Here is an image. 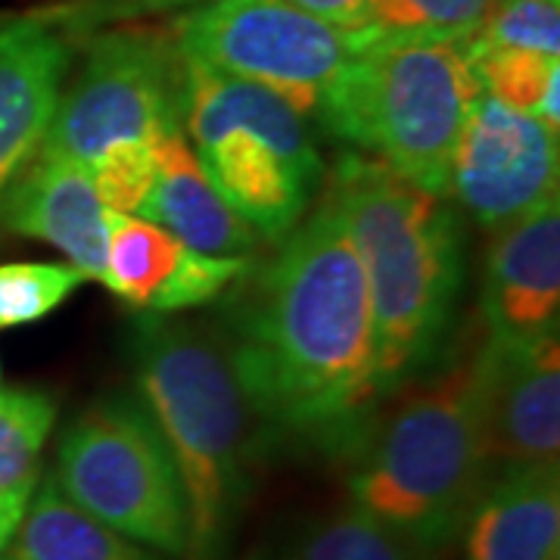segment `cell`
I'll list each match as a JSON object with an SVG mask.
<instances>
[{"instance_id": "obj_14", "label": "cell", "mask_w": 560, "mask_h": 560, "mask_svg": "<svg viewBox=\"0 0 560 560\" xmlns=\"http://www.w3.org/2000/svg\"><path fill=\"white\" fill-rule=\"evenodd\" d=\"M224 128L256 135L275 147L315 190L320 187L324 162L305 128V116L293 103L265 84L180 57V131L187 135V143Z\"/></svg>"}, {"instance_id": "obj_30", "label": "cell", "mask_w": 560, "mask_h": 560, "mask_svg": "<svg viewBox=\"0 0 560 560\" xmlns=\"http://www.w3.org/2000/svg\"><path fill=\"white\" fill-rule=\"evenodd\" d=\"M187 3H200V0H135L140 10H168V7H187Z\"/></svg>"}, {"instance_id": "obj_20", "label": "cell", "mask_w": 560, "mask_h": 560, "mask_svg": "<svg viewBox=\"0 0 560 560\" xmlns=\"http://www.w3.org/2000/svg\"><path fill=\"white\" fill-rule=\"evenodd\" d=\"M275 560H423V548L352 504Z\"/></svg>"}, {"instance_id": "obj_29", "label": "cell", "mask_w": 560, "mask_h": 560, "mask_svg": "<svg viewBox=\"0 0 560 560\" xmlns=\"http://www.w3.org/2000/svg\"><path fill=\"white\" fill-rule=\"evenodd\" d=\"M35 486H38V477H32V480L20 482V486H13V489H7V492H0V551L10 545V539H13L22 514H25V508H28V499H32V492H35Z\"/></svg>"}, {"instance_id": "obj_19", "label": "cell", "mask_w": 560, "mask_h": 560, "mask_svg": "<svg viewBox=\"0 0 560 560\" xmlns=\"http://www.w3.org/2000/svg\"><path fill=\"white\" fill-rule=\"evenodd\" d=\"M184 243L165 228L140 215L109 212V243H106V290L125 305L147 312L153 296L175 275Z\"/></svg>"}, {"instance_id": "obj_31", "label": "cell", "mask_w": 560, "mask_h": 560, "mask_svg": "<svg viewBox=\"0 0 560 560\" xmlns=\"http://www.w3.org/2000/svg\"><path fill=\"white\" fill-rule=\"evenodd\" d=\"M0 560H3V558H0Z\"/></svg>"}, {"instance_id": "obj_9", "label": "cell", "mask_w": 560, "mask_h": 560, "mask_svg": "<svg viewBox=\"0 0 560 560\" xmlns=\"http://www.w3.org/2000/svg\"><path fill=\"white\" fill-rule=\"evenodd\" d=\"M558 131L486 91L460 125L448 194L486 224L501 228L558 197Z\"/></svg>"}, {"instance_id": "obj_8", "label": "cell", "mask_w": 560, "mask_h": 560, "mask_svg": "<svg viewBox=\"0 0 560 560\" xmlns=\"http://www.w3.org/2000/svg\"><path fill=\"white\" fill-rule=\"evenodd\" d=\"M180 128V54L140 28L97 35L79 79L60 94L40 150L91 165L109 143Z\"/></svg>"}, {"instance_id": "obj_26", "label": "cell", "mask_w": 560, "mask_h": 560, "mask_svg": "<svg viewBox=\"0 0 560 560\" xmlns=\"http://www.w3.org/2000/svg\"><path fill=\"white\" fill-rule=\"evenodd\" d=\"M253 271V261L241 256H206L197 249H184L175 275L165 280L160 293L150 302V315H175L187 308H200L219 300L224 290L241 283Z\"/></svg>"}, {"instance_id": "obj_23", "label": "cell", "mask_w": 560, "mask_h": 560, "mask_svg": "<svg viewBox=\"0 0 560 560\" xmlns=\"http://www.w3.org/2000/svg\"><path fill=\"white\" fill-rule=\"evenodd\" d=\"M54 420L57 401L47 393H0V492L38 477V458Z\"/></svg>"}, {"instance_id": "obj_10", "label": "cell", "mask_w": 560, "mask_h": 560, "mask_svg": "<svg viewBox=\"0 0 560 560\" xmlns=\"http://www.w3.org/2000/svg\"><path fill=\"white\" fill-rule=\"evenodd\" d=\"M482 427L486 452L501 467L558 464L560 340L558 330L499 346L482 337Z\"/></svg>"}, {"instance_id": "obj_4", "label": "cell", "mask_w": 560, "mask_h": 560, "mask_svg": "<svg viewBox=\"0 0 560 560\" xmlns=\"http://www.w3.org/2000/svg\"><path fill=\"white\" fill-rule=\"evenodd\" d=\"M480 349L482 340L405 389L352 452V504L423 551L458 536L492 467Z\"/></svg>"}, {"instance_id": "obj_1", "label": "cell", "mask_w": 560, "mask_h": 560, "mask_svg": "<svg viewBox=\"0 0 560 560\" xmlns=\"http://www.w3.org/2000/svg\"><path fill=\"white\" fill-rule=\"evenodd\" d=\"M231 368L256 415L355 452L383 396L371 293L334 197L241 280Z\"/></svg>"}, {"instance_id": "obj_7", "label": "cell", "mask_w": 560, "mask_h": 560, "mask_svg": "<svg viewBox=\"0 0 560 560\" xmlns=\"http://www.w3.org/2000/svg\"><path fill=\"white\" fill-rule=\"evenodd\" d=\"M175 47L237 79L278 91L302 116L359 54L361 35L293 7L290 0H200L175 25Z\"/></svg>"}, {"instance_id": "obj_3", "label": "cell", "mask_w": 560, "mask_h": 560, "mask_svg": "<svg viewBox=\"0 0 560 560\" xmlns=\"http://www.w3.org/2000/svg\"><path fill=\"white\" fill-rule=\"evenodd\" d=\"M135 386L172 452L187 495V560H219L237 523L253 467V418L224 342L200 327L150 315L131 340Z\"/></svg>"}, {"instance_id": "obj_13", "label": "cell", "mask_w": 560, "mask_h": 560, "mask_svg": "<svg viewBox=\"0 0 560 560\" xmlns=\"http://www.w3.org/2000/svg\"><path fill=\"white\" fill-rule=\"evenodd\" d=\"M0 228L57 246L84 278L103 280L109 212L88 165L38 150L3 200Z\"/></svg>"}, {"instance_id": "obj_15", "label": "cell", "mask_w": 560, "mask_h": 560, "mask_svg": "<svg viewBox=\"0 0 560 560\" xmlns=\"http://www.w3.org/2000/svg\"><path fill=\"white\" fill-rule=\"evenodd\" d=\"M467 560H560L558 464L501 467L460 526Z\"/></svg>"}, {"instance_id": "obj_27", "label": "cell", "mask_w": 560, "mask_h": 560, "mask_svg": "<svg viewBox=\"0 0 560 560\" xmlns=\"http://www.w3.org/2000/svg\"><path fill=\"white\" fill-rule=\"evenodd\" d=\"M474 38L489 47H517L558 57L560 0H495Z\"/></svg>"}, {"instance_id": "obj_11", "label": "cell", "mask_w": 560, "mask_h": 560, "mask_svg": "<svg viewBox=\"0 0 560 560\" xmlns=\"http://www.w3.org/2000/svg\"><path fill=\"white\" fill-rule=\"evenodd\" d=\"M480 312L486 340L529 342L558 330L560 206L558 197L508 221L492 241L482 275Z\"/></svg>"}, {"instance_id": "obj_2", "label": "cell", "mask_w": 560, "mask_h": 560, "mask_svg": "<svg viewBox=\"0 0 560 560\" xmlns=\"http://www.w3.org/2000/svg\"><path fill=\"white\" fill-rule=\"evenodd\" d=\"M359 249L383 396L436 359L464 287V234L448 197L415 187L371 153H342L324 187Z\"/></svg>"}, {"instance_id": "obj_16", "label": "cell", "mask_w": 560, "mask_h": 560, "mask_svg": "<svg viewBox=\"0 0 560 560\" xmlns=\"http://www.w3.org/2000/svg\"><path fill=\"white\" fill-rule=\"evenodd\" d=\"M153 156L156 184L140 219L160 224L184 246L206 256L249 259L259 249L265 237L215 190L180 128L153 138Z\"/></svg>"}, {"instance_id": "obj_21", "label": "cell", "mask_w": 560, "mask_h": 560, "mask_svg": "<svg viewBox=\"0 0 560 560\" xmlns=\"http://www.w3.org/2000/svg\"><path fill=\"white\" fill-rule=\"evenodd\" d=\"M495 0H374L364 20L371 38L460 40L480 32Z\"/></svg>"}, {"instance_id": "obj_24", "label": "cell", "mask_w": 560, "mask_h": 560, "mask_svg": "<svg viewBox=\"0 0 560 560\" xmlns=\"http://www.w3.org/2000/svg\"><path fill=\"white\" fill-rule=\"evenodd\" d=\"M75 265L10 261L0 265V330L47 318L84 283Z\"/></svg>"}, {"instance_id": "obj_28", "label": "cell", "mask_w": 560, "mask_h": 560, "mask_svg": "<svg viewBox=\"0 0 560 560\" xmlns=\"http://www.w3.org/2000/svg\"><path fill=\"white\" fill-rule=\"evenodd\" d=\"M290 3L305 10V13H312V16H318V20L330 22V25L361 32L374 0H290Z\"/></svg>"}, {"instance_id": "obj_12", "label": "cell", "mask_w": 560, "mask_h": 560, "mask_svg": "<svg viewBox=\"0 0 560 560\" xmlns=\"http://www.w3.org/2000/svg\"><path fill=\"white\" fill-rule=\"evenodd\" d=\"M69 60L72 44L50 20L22 16L0 25V209L38 156Z\"/></svg>"}, {"instance_id": "obj_5", "label": "cell", "mask_w": 560, "mask_h": 560, "mask_svg": "<svg viewBox=\"0 0 560 560\" xmlns=\"http://www.w3.org/2000/svg\"><path fill=\"white\" fill-rule=\"evenodd\" d=\"M320 94L315 116L337 140L448 197L460 125L482 94L467 38H371Z\"/></svg>"}, {"instance_id": "obj_6", "label": "cell", "mask_w": 560, "mask_h": 560, "mask_svg": "<svg viewBox=\"0 0 560 560\" xmlns=\"http://www.w3.org/2000/svg\"><path fill=\"white\" fill-rule=\"evenodd\" d=\"M54 482L125 539L168 558L187 551L190 514L178 467L140 399L109 396L84 408L62 433Z\"/></svg>"}, {"instance_id": "obj_25", "label": "cell", "mask_w": 560, "mask_h": 560, "mask_svg": "<svg viewBox=\"0 0 560 560\" xmlns=\"http://www.w3.org/2000/svg\"><path fill=\"white\" fill-rule=\"evenodd\" d=\"M91 180L106 212L140 215L156 184L153 140H119L109 143L97 160L88 165Z\"/></svg>"}, {"instance_id": "obj_22", "label": "cell", "mask_w": 560, "mask_h": 560, "mask_svg": "<svg viewBox=\"0 0 560 560\" xmlns=\"http://www.w3.org/2000/svg\"><path fill=\"white\" fill-rule=\"evenodd\" d=\"M467 50L477 69L482 91L504 106L536 116L548 84L560 79L558 57L517 50V47H489L480 40L467 38Z\"/></svg>"}, {"instance_id": "obj_17", "label": "cell", "mask_w": 560, "mask_h": 560, "mask_svg": "<svg viewBox=\"0 0 560 560\" xmlns=\"http://www.w3.org/2000/svg\"><path fill=\"white\" fill-rule=\"evenodd\" d=\"M190 147L215 190L265 241H283L315 197V187L275 147L249 131L224 128Z\"/></svg>"}, {"instance_id": "obj_18", "label": "cell", "mask_w": 560, "mask_h": 560, "mask_svg": "<svg viewBox=\"0 0 560 560\" xmlns=\"http://www.w3.org/2000/svg\"><path fill=\"white\" fill-rule=\"evenodd\" d=\"M3 560H162L160 551L125 539L106 523L66 499L60 486L44 480L35 486L28 508Z\"/></svg>"}]
</instances>
